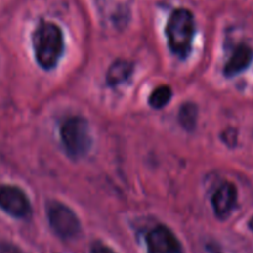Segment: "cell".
Returning <instances> with one entry per match:
<instances>
[{"label": "cell", "instance_id": "6da1fadb", "mask_svg": "<svg viewBox=\"0 0 253 253\" xmlns=\"http://www.w3.org/2000/svg\"><path fill=\"white\" fill-rule=\"evenodd\" d=\"M35 57L40 67L51 71L58 64L64 49L63 34L51 21H41L32 35Z\"/></svg>", "mask_w": 253, "mask_h": 253}, {"label": "cell", "instance_id": "7a4b0ae2", "mask_svg": "<svg viewBox=\"0 0 253 253\" xmlns=\"http://www.w3.org/2000/svg\"><path fill=\"white\" fill-rule=\"evenodd\" d=\"M166 32L170 51L179 58H187L192 51L195 34V20L192 11L184 7L175 9L168 19Z\"/></svg>", "mask_w": 253, "mask_h": 253}, {"label": "cell", "instance_id": "3957f363", "mask_svg": "<svg viewBox=\"0 0 253 253\" xmlns=\"http://www.w3.org/2000/svg\"><path fill=\"white\" fill-rule=\"evenodd\" d=\"M61 140L69 157H84L91 145L88 121L79 116L67 119L61 126Z\"/></svg>", "mask_w": 253, "mask_h": 253}, {"label": "cell", "instance_id": "277c9868", "mask_svg": "<svg viewBox=\"0 0 253 253\" xmlns=\"http://www.w3.org/2000/svg\"><path fill=\"white\" fill-rule=\"evenodd\" d=\"M47 216L51 229L61 239L68 240L76 237L81 231V222L72 209L58 202L49 203Z\"/></svg>", "mask_w": 253, "mask_h": 253}, {"label": "cell", "instance_id": "5b68a950", "mask_svg": "<svg viewBox=\"0 0 253 253\" xmlns=\"http://www.w3.org/2000/svg\"><path fill=\"white\" fill-rule=\"evenodd\" d=\"M0 208L10 216L17 219H25L31 214L29 198L14 185H0Z\"/></svg>", "mask_w": 253, "mask_h": 253}, {"label": "cell", "instance_id": "8992f818", "mask_svg": "<svg viewBox=\"0 0 253 253\" xmlns=\"http://www.w3.org/2000/svg\"><path fill=\"white\" fill-rule=\"evenodd\" d=\"M148 253H182V246L168 227L156 226L146 237Z\"/></svg>", "mask_w": 253, "mask_h": 253}, {"label": "cell", "instance_id": "52a82bcc", "mask_svg": "<svg viewBox=\"0 0 253 253\" xmlns=\"http://www.w3.org/2000/svg\"><path fill=\"white\" fill-rule=\"evenodd\" d=\"M237 203V189L232 183L224 182L211 198V205L215 215L224 220L234 211Z\"/></svg>", "mask_w": 253, "mask_h": 253}, {"label": "cell", "instance_id": "ba28073f", "mask_svg": "<svg viewBox=\"0 0 253 253\" xmlns=\"http://www.w3.org/2000/svg\"><path fill=\"white\" fill-rule=\"evenodd\" d=\"M253 61V49L247 44L241 43L235 48L229 62L225 64L224 74L229 78L246 71Z\"/></svg>", "mask_w": 253, "mask_h": 253}, {"label": "cell", "instance_id": "9c48e42d", "mask_svg": "<svg viewBox=\"0 0 253 253\" xmlns=\"http://www.w3.org/2000/svg\"><path fill=\"white\" fill-rule=\"evenodd\" d=\"M133 72V64L126 59H118L114 62L106 73V83L110 86H116L127 81Z\"/></svg>", "mask_w": 253, "mask_h": 253}, {"label": "cell", "instance_id": "30bf717a", "mask_svg": "<svg viewBox=\"0 0 253 253\" xmlns=\"http://www.w3.org/2000/svg\"><path fill=\"white\" fill-rule=\"evenodd\" d=\"M179 123L187 131L194 130L198 120V108L192 103H187L179 110Z\"/></svg>", "mask_w": 253, "mask_h": 253}, {"label": "cell", "instance_id": "8fae6325", "mask_svg": "<svg viewBox=\"0 0 253 253\" xmlns=\"http://www.w3.org/2000/svg\"><path fill=\"white\" fill-rule=\"evenodd\" d=\"M172 99V89L169 85H161L151 93L148 104L153 109H163Z\"/></svg>", "mask_w": 253, "mask_h": 253}, {"label": "cell", "instance_id": "7c38bea8", "mask_svg": "<svg viewBox=\"0 0 253 253\" xmlns=\"http://www.w3.org/2000/svg\"><path fill=\"white\" fill-rule=\"evenodd\" d=\"M0 253H22V252L12 244H9V242H1V244H0Z\"/></svg>", "mask_w": 253, "mask_h": 253}, {"label": "cell", "instance_id": "4fadbf2b", "mask_svg": "<svg viewBox=\"0 0 253 253\" xmlns=\"http://www.w3.org/2000/svg\"><path fill=\"white\" fill-rule=\"evenodd\" d=\"M91 253H115L110 247L105 246V245L100 244V242H95L91 246Z\"/></svg>", "mask_w": 253, "mask_h": 253}, {"label": "cell", "instance_id": "5bb4252c", "mask_svg": "<svg viewBox=\"0 0 253 253\" xmlns=\"http://www.w3.org/2000/svg\"><path fill=\"white\" fill-rule=\"evenodd\" d=\"M250 227H251V229L253 230V219L251 220V222H250Z\"/></svg>", "mask_w": 253, "mask_h": 253}]
</instances>
